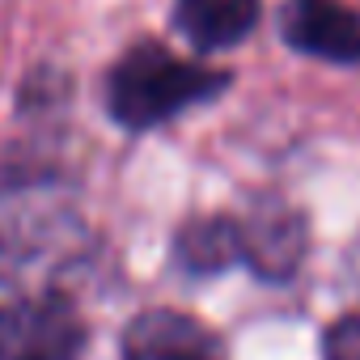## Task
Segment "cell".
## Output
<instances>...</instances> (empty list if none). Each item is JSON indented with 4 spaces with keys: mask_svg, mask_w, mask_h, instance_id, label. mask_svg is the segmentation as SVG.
Returning a JSON list of instances; mask_svg holds the SVG:
<instances>
[{
    "mask_svg": "<svg viewBox=\"0 0 360 360\" xmlns=\"http://www.w3.org/2000/svg\"><path fill=\"white\" fill-rule=\"evenodd\" d=\"M123 360H225V343L191 314L148 309L123 330Z\"/></svg>",
    "mask_w": 360,
    "mask_h": 360,
    "instance_id": "5b68a950",
    "label": "cell"
},
{
    "mask_svg": "<svg viewBox=\"0 0 360 360\" xmlns=\"http://www.w3.org/2000/svg\"><path fill=\"white\" fill-rule=\"evenodd\" d=\"M174 259L191 276H212L233 263H242V229L238 217H195L178 229Z\"/></svg>",
    "mask_w": 360,
    "mask_h": 360,
    "instance_id": "52a82bcc",
    "label": "cell"
},
{
    "mask_svg": "<svg viewBox=\"0 0 360 360\" xmlns=\"http://www.w3.org/2000/svg\"><path fill=\"white\" fill-rule=\"evenodd\" d=\"M238 229H242V263L255 267V276H263V280L297 276L305 246H309V229L292 204L259 200L238 217Z\"/></svg>",
    "mask_w": 360,
    "mask_h": 360,
    "instance_id": "3957f363",
    "label": "cell"
},
{
    "mask_svg": "<svg viewBox=\"0 0 360 360\" xmlns=\"http://www.w3.org/2000/svg\"><path fill=\"white\" fill-rule=\"evenodd\" d=\"M322 356L326 360H360V314H347V318L326 326Z\"/></svg>",
    "mask_w": 360,
    "mask_h": 360,
    "instance_id": "ba28073f",
    "label": "cell"
},
{
    "mask_svg": "<svg viewBox=\"0 0 360 360\" xmlns=\"http://www.w3.org/2000/svg\"><path fill=\"white\" fill-rule=\"evenodd\" d=\"M280 34L301 56L360 64V13L339 0H292L280 13Z\"/></svg>",
    "mask_w": 360,
    "mask_h": 360,
    "instance_id": "277c9868",
    "label": "cell"
},
{
    "mask_svg": "<svg viewBox=\"0 0 360 360\" xmlns=\"http://www.w3.org/2000/svg\"><path fill=\"white\" fill-rule=\"evenodd\" d=\"M89 326L64 292H30L0 305V360H81Z\"/></svg>",
    "mask_w": 360,
    "mask_h": 360,
    "instance_id": "7a4b0ae2",
    "label": "cell"
},
{
    "mask_svg": "<svg viewBox=\"0 0 360 360\" xmlns=\"http://www.w3.org/2000/svg\"><path fill=\"white\" fill-rule=\"evenodd\" d=\"M174 26L200 51H225L259 26V0H174Z\"/></svg>",
    "mask_w": 360,
    "mask_h": 360,
    "instance_id": "8992f818",
    "label": "cell"
},
{
    "mask_svg": "<svg viewBox=\"0 0 360 360\" xmlns=\"http://www.w3.org/2000/svg\"><path fill=\"white\" fill-rule=\"evenodd\" d=\"M229 85L225 72L178 60L161 43H140L131 47L106 77V110L115 123L127 131H148L169 123L208 98H217Z\"/></svg>",
    "mask_w": 360,
    "mask_h": 360,
    "instance_id": "6da1fadb",
    "label": "cell"
}]
</instances>
